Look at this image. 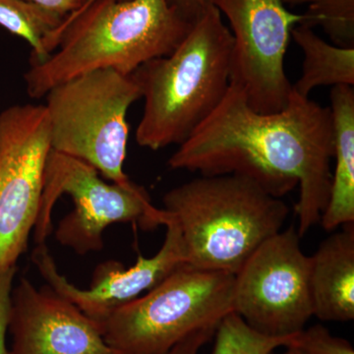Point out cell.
Listing matches in <instances>:
<instances>
[{
  "mask_svg": "<svg viewBox=\"0 0 354 354\" xmlns=\"http://www.w3.org/2000/svg\"><path fill=\"white\" fill-rule=\"evenodd\" d=\"M272 354H276V353H272Z\"/></svg>",
  "mask_w": 354,
  "mask_h": 354,
  "instance_id": "4316f807",
  "label": "cell"
},
{
  "mask_svg": "<svg viewBox=\"0 0 354 354\" xmlns=\"http://www.w3.org/2000/svg\"><path fill=\"white\" fill-rule=\"evenodd\" d=\"M230 23L234 38L230 84L241 88L257 113L288 106L292 90L285 71L291 30L306 24L305 14L290 12L283 0H207Z\"/></svg>",
  "mask_w": 354,
  "mask_h": 354,
  "instance_id": "30bf717a",
  "label": "cell"
},
{
  "mask_svg": "<svg viewBox=\"0 0 354 354\" xmlns=\"http://www.w3.org/2000/svg\"><path fill=\"white\" fill-rule=\"evenodd\" d=\"M64 18V14L29 0H0V26L29 43L31 64H41L50 57L44 48V39Z\"/></svg>",
  "mask_w": 354,
  "mask_h": 354,
  "instance_id": "2e32d148",
  "label": "cell"
},
{
  "mask_svg": "<svg viewBox=\"0 0 354 354\" xmlns=\"http://www.w3.org/2000/svg\"><path fill=\"white\" fill-rule=\"evenodd\" d=\"M90 1H92V0H86V1H85V2H84V3H83V4L88 3V2H90ZM120 1H123V0H120ZM83 4H82V6H83Z\"/></svg>",
  "mask_w": 354,
  "mask_h": 354,
  "instance_id": "d4e9b609",
  "label": "cell"
},
{
  "mask_svg": "<svg viewBox=\"0 0 354 354\" xmlns=\"http://www.w3.org/2000/svg\"><path fill=\"white\" fill-rule=\"evenodd\" d=\"M164 205L180 232L186 265L234 276L290 214L281 198L234 174L193 179L169 191Z\"/></svg>",
  "mask_w": 354,
  "mask_h": 354,
  "instance_id": "277c9868",
  "label": "cell"
},
{
  "mask_svg": "<svg viewBox=\"0 0 354 354\" xmlns=\"http://www.w3.org/2000/svg\"><path fill=\"white\" fill-rule=\"evenodd\" d=\"M234 38L208 3L176 50L139 67L133 78L145 100L140 146L181 145L215 111L230 85Z\"/></svg>",
  "mask_w": 354,
  "mask_h": 354,
  "instance_id": "3957f363",
  "label": "cell"
},
{
  "mask_svg": "<svg viewBox=\"0 0 354 354\" xmlns=\"http://www.w3.org/2000/svg\"><path fill=\"white\" fill-rule=\"evenodd\" d=\"M286 6H306V24L322 27L335 46H354V0H283Z\"/></svg>",
  "mask_w": 354,
  "mask_h": 354,
  "instance_id": "ac0fdd59",
  "label": "cell"
},
{
  "mask_svg": "<svg viewBox=\"0 0 354 354\" xmlns=\"http://www.w3.org/2000/svg\"><path fill=\"white\" fill-rule=\"evenodd\" d=\"M295 227L261 244L234 276V312L256 332L290 337L313 316L311 260L300 248Z\"/></svg>",
  "mask_w": 354,
  "mask_h": 354,
  "instance_id": "9c48e42d",
  "label": "cell"
},
{
  "mask_svg": "<svg viewBox=\"0 0 354 354\" xmlns=\"http://www.w3.org/2000/svg\"><path fill=\"white\" fill-rule=\"evenodd\" d=\"M160 223L167 227V234L162 248L155 256L145 258L139 255L136 264L128 269L114 261L100 265L88 290L72 285L58 272L44 243L35 249L32 262L51 290L100 324L120 307L138 298L144 291L152 290L162 283L177 268L186 264L180 232L164 209H160Z\"/></svg>",
  "mask_w": 354,
  "mask_h": 354,
  "instance_id": "8fae6325",
  "label": "cell"
},
{
  "mask_svg": "<svg viewBox=\"0 0 354 354\" xmlns=\"http://www.w3.org/2000/svg\"><path fill=\"white\" fill-rule=\"evenodd\" d=\"M10 354H121L106 342L99 324L51 290L27 279L11 293Z\"/></svg>",
  "mask_w": 354,
  "mask_h": 354,
  "instance_id": "7c38bea8",
  "label": "cell"
},
{
  "mask_svg": "<svg viewBox=\"0 0 354 354\" xmlns=\"http://www.w3.org/2000/svg\"><path fill=\"white\" fill-rule=\"evenodd\" d=\"M192 25L167 0H92L44 39L50 57L26 73L28 95L46 97L55 86L95 70L132 75L174 53Z\"/></svg>",
  "mask_w": 354,
  "mask_h": 354,
  "instance_id": "7a4b0ae2",
  "label": "cell"
},
{
  "mask_svg": "<svg viewBox=\"0 0 354 354\" xmlns=\"http://www.w3.org/2000/svg\"><path fill=\"white\" fill-rule=\"evenodd\" d=\"M333 157L330 108L291 90L283 111L257 113L230 84L220 106L179 145L169 165L203 176L247 177L281 199L298 186L297 230L302 237L320 223L327 206Z\"/></svg>",
  "mask_w": 354,
  "mask_h": 354,
  "instance_id": "6da1fadb",
  "label": "cell"
},
{
  "mask_svg": "<svg viewBox=\"0 0 354 354\" xmlns=\"http://www.w3.org/2000/svg\"><path fill=\"white\" fill-rule=\"evenodd\" d=\"M188 22L194 23L208 6L207 0H167Z\"/></svg>",
  "mask_w": 354,
  "mask_h": 354,
  "instance_id": "7402d4cb",
  "label": "cell"
},
{
  "mask_svg": "<svg viewBox=\"0 0 354 354\" xmlns=\"http://www.w3.org/2000/svg\"><path fill=\"white\" fill-rule=\"evenodd\" d=\"M291 38L304 53L302 73L292 90L309 97L314 88L322 86H354V46L344 48L324 41L314 28L305 24L291 30Z\"/></svg>",
  "mask_w": 354,
  "mask_h": 354,
  "instance_id": "9a60e30c",
  "label": "cell"
},
{
  "mask_svg": "<svg viewBox=\"0 0 354 354\" xmlns=\"http://www.w3.org/2000/svg\"><path fill=\"white\" fill-rule=\"evenodd\" d=\"M283 354H305L302 351H298L297 348H286V351Z\"/></svg>",
  "mask_w": 354,
  "mask_h": 354,
  "instance_id": "cb8c5ba5",
  "label": "cell"
},
{
  "mask_svg": "<svg viewBox=\"0 0 354 354\" xmlns=\"http://www.w3.org/2000/svg\"><path fill=\"white\" fill-rule=\"evenodd\" d=\"M218 327V326H216ZM216 327L205 328L188 335L165 354H198L203 346L215 335Z\"/></svg>",
  "mask_w": 354,
  "mask_h": 354,
  "instance_id": "44dd1931",
  "label": "cell"
},
{
  "mask_svg": "<svg viewBox=\"0 0 354 354\" xmlns=\"http://www.w3.org/2000/svg\"><path fill=\"white\" fill-rule=\"evenodd\" d=\"M234 274L184 264L99 326L106 342L121 354H165L234 312Z\"/></svg>",
  "mask_w": 354,
  "mask_h": 354,
  "instance_id": "5b68a950",
  "label": "cell"
},
{
  "mask_svg": "<svg viewBox=\"0 0 354 354\" xmlns=\"http://www.w3.org/2000/svg\"><path fill=\"white\" fill-rule=\"evenodd\" d=\"M292 335L276 337L260 334L232 312L216 327L212 354H272L279 346L286 348Z\"/></svg>",
  "mask_w": 354,
  "mask_h": 354,
  "instance_id": "e0dca14e",
  "label": "cell"
},
{
  "mask_svg": "<svg viewBox=\"0 0 354 354\" xmlns=\"http://www.w3.org/2000/svg\"><path fill=\"white\" fill-rule=\"evenodd\" d=\"M66 16L81 6L80 0H29Z\"/></svg>",
  "mask_w": 354,
  "mask_h": 354,
  "instance_id": "603a6c76",
  "label": "cell"
},
{
  "mask_svg": "<svg viewBox=\"0 0 354 354\" xmlns=\"http://www.w3.org/2000/svg\"><path fill=\"white\" fill-rule=\"evenodd\" d=\"M46 97L51 150L87 162L113 183H131L123 171L127 115L142 97L132 75L95 70L55 86Z\"/></svg>",
  "mask_w": 354,
  "mask_h": 354,
  "instance_id": "8992f818",
  "label": "cell"
},
{
  "mask_svg": "<svg viewBox=\"0 0 354 354\" xmlns=\"http://www.w3.org/2000/svg\"><path fill=\"white\" fill-rule=\"evenodd\" d=\"M64 194L72 198L75 208L60 221L55 236L79 254L101 250L102 234L113 223H137L143 230L160 225V209L153 206L145 188L134 183H106L92 165L51 150L35 225L39 244L50 234L51 211Z\"/></svg>",
  "mask_w": 354,
  "mask_h": 354,
  "instance_id": "52a82bcc",
  "label": "cell"
},
{
  "mask_svg": "<svg viewBox=\"0 0 354 354\" xmlns=\"http://www.w3.org/2000/svg\"><path fill=\"white\" fill-rule=\"evenodd\" d=\"M80 1H81V6H82V4L84 3V2L86 1V0H80Z\"/></svg>",
  "mask_w": 354,
  "mask_h": 354,
  "instance_id": "484cf974",
  "label": "cell"
},
{
  "mask_svg": "<svg viewBox=\"0 0 354 354\" xmlns=\"http://www.w3.org/2000/svg\"><path fill=\"white\" fill-rule=\"evenodd\" d=\"M286 348H297L305 354H354L353 346L348 341L334 337L322 325L293 335Z\"/></svg>",
  "mask_w": 354,
  "mask_h": 354,
  "instance_id": "d6986e66",
  "label": "cell"
},
{
  "mask_svg": "<svg viewBox=\"0 0 354 354\" xmlns=\"http://www.w3.org/2000/svg\"><path fill=\"white\" fill-rule=\"evenodd\" d=\"M330 109L334 133L335 172L332 174L329 200L320 221L327 232L354 223L353 87H333Z\"/></svg>",
  "mask_w": 354,
  "mask_h": 354,
  "instance_id": "5bb4252c",
  "label": "cell"
},
{
  "mask_svg": "<svg viewBox=\"0 0 354 354\" xmlns=\"http://www.w3.org/2000/svg\"><path fill=\"white\" fill-rule=\"evenodd\" d=\"M50 152L46 106L21 104L0 113V277L27 248Z\"/></svg>",
  "mask_w": 354,
  "mask_h": 354,
  "instance_id": "ba28073f",
  "label": "cell"
},
{
  "mask_svg": "<svg viewBox=\"0 0 354 354\" xmlns=\"http://www.w3.org/2000/svg\"><path fill=\"white\" fill-rule=\"evenodd\" d=\"M15 274L16 268H14L0 277V354H10V351L7 348L6 335L8 333L11 293Z\"/></svg>",
  "mask_w": 354,
  "mask_h": 354,
  "instance_id": "ffe728a7",
  "label": "cell"
},
{
  "mask_svg": "<svg viewBox=\"0 0 354 354\" xmlns=\"http://www.w3.org/2000/svg\"><path fill=\"white\" fill-rule=\"evenodd\" d=\"M313 316L323 321L354 319V223L330 235L310 257Z\"/></svg>",
  "mask_w": 354,
  "mask_h": 354,
  "instance_id": "4fadbf2b",
  "label": "cell"
}]
</instances>
